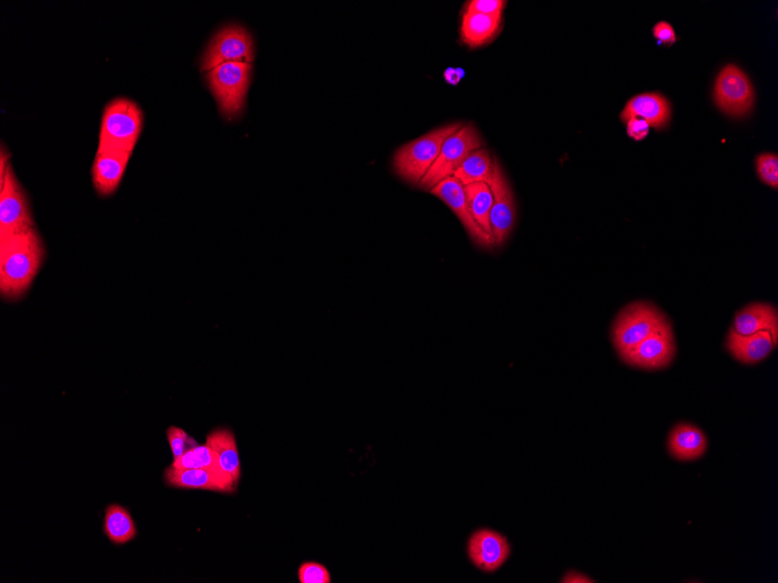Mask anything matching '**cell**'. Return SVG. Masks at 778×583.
I'll list each match as a JSON object with an SVG mask.
<instances>
[{"label": "cell", "instance_id": "6da1fadb", "mask_svg": "<svg viewBox=\"0 0 778 583\" xmlns=\"http://www.w3.org/2000/svg\"><path fill=\"white\" fill-rule=\"evenodd\" d=\"M45 257V245L35 226L0 238V294L4 300L18 301L30 290Z\"/></svg>", "mask_w": 778, "mask_h": 583}, {"label": "cell", "instance_id": "7a4b0ae2", "mask_svg": "<svg viewBox=\"0 0 778 583\" xmlns=\"http://www.w3.org/2000/svg\"><path fill=\"white\" fill-rule=\"evenodd\" d=\"M462 126L456 123L440 127L400 147L393 158L394 172L403 181L419 186L441 154L445 140Z\"/></svg>", "mask_w": 778, "mask_h": 583}, {"label": "cell", "instance_id": "3957f363", "mask_svg": "<svg viewBox=\"0 0 778 583\" xmlns=\"http://www.w3.org/2000/svg\"><path fill=\"white\" fill-rule=\"evenodd\" d=\"M251 63L228 62L208 71V84L219 112L228 120L243 112L251 83Z\"/></svg>", "mask_w": 778, "mask_h": 583}, {"label": "cell", "instance_id": "277c9868", "mask_svg": "<svg viewBox=\"0 0 778 583\" xmlns=\"http://www.w3.org/2000/svg\"><path fill=\"white\" fill-rule=\"evenodd\" d=\"M143 119V112L136 103L127 98L115 99L104 110L98 146L133 153L143 129Z\"/></svg>", "mask_w": 778, "mask_h": 583}, {"label": "cell", "instance_id": "5b68a950", "mask_svg": "<svg viewBox=\"0 0 778 583\" xmlns=\"http://www.w3.org/2000/svg\"><path fill=\"white\" fill-rule=\"evenodd\" d=\"M668 318L652 303L636 302L621 310L612 327V341L619 354L631 350L666 324Z\"/></svg>", "mask_w": 778, "mask_h": 583}, {"label": "cell", "instance_id": "8992f818", "mask_svg": "<svg viewBox=\"0 0 778 583\" xmlns=\"http://www.w3.org/2000/svg\"><path fill=\"white\" fill-rule=\"evenodd\" d=\"M484 141L472 125L462 126L456 133L445 140L441 154L438 155L433 167L423 177L419 187L430 191L436 184L454 176L468 156L482 148Z\"/></svg>", "mask_w": 778, "mask_h": 583}, {"label": "cell", "instance_id": "52a82bcc", "mask_svg": "<svg viewBox=\"0 0 778 583\" xmlns=\"http://www.w3.org/2000/svg\"><path fill=\"white\" fill-rule=\"evenodd\" d=\"M254 59L252 35L239 25H228L216 33L201 60L202 71H210L223 63L246 62Z\"/></svg>", "mask_w": 778, "mask_h": 583}, {"label": "cell", "instance_id": "ba28073f", "mask_svg": "<svg viewBox=\"0 0 778 583\" xmlns=\"http://www.w3.org/2000/svg\"><path fill=\"white\" fill-rule=\"evenodd\" d=\"M27 197L11 167L0 181V238L34 227Z\"/></svg>", "mask_w": 778, "mask_h": 583}, {"label": "cell", "instance_id": "9c48e42d", "mask_svg": "<svg viewBox=\"0 0 778 583\" xmlns=\"http://www.w3.org/2000/svg\"><path fill=\"white\" fill-rule=\"evenodd\" d=\"M714 98L727 115L744 117L753 108L754 88L744 71L731 65L720 71L714 85Z\"/></svg>", "mask_w": 778, "mask_h": 583}, {"label": "cell", "instance_id": "30bf717a", "mask_svg": "<svg viewBox=\"0 0 778 583\" xmlns=\"http://www.w3.org/2000/svg\"><path fill=\"white\" fill-rule=\"evenodd\" d=\"M619 355L627 365L647 369V371L668 367L676 355L673 327L670 322H667L652 336Z\"/></svg>", "mask_w": 778, "mask_h": 583}, {"label": "cell", "instance_id": "8fae6325", "mask_svg": "<svg viewBox=\"0 0 778 583\" xmlns=\"http://www.w3.org/2000/svg\"><path fill=\"white\" fill-rule=\"evenodd\" d=\"M494 161L493 174L488 186L493 196L491 210V229L494 246L505 243L509 234L513 231L516 220V206L513 191L509 186L504 170L498 160Z\"/></svg>", "mask_w": 778, "mask_h": 583}, {"label": "cell", "instance_id": "7c38bea8", "mask_svg": "<svg viewBox=\"0 0 778 583\" xmlns=\"http://www.w3.org/2000/svg\"><path fill=\"white\" fill-rule=\"evenodd\" d=\"M430 194L440 198L443 203L449 206L478 246L484 248L494 246V241L490 234H487L471 215L463 183L456 179L455 176H450L448 179L436 184L430 190Z\"/></svg>", "mask_w": 778, "mask_h": 583}, {"label": "cell", "instance_id": "4fadbf2b", "mask_svg": "<svg viewBox=\"0 0 778 583\" xmlns=\"http://www.w3.org/2000/svg\"><path fill=\"white\" fill-rule=\"evenodd\" d=\"M468 552L472 564L480 571L493 573L504 566L511 556V545L501 533L480 529L470 537Z\"/></svg>", "mask_w": 778, "mask_h": 583}, {"label": "cell", "instance_id": "5bb4252c", "mask_svg": "<svg viewBox=\"0 0 778 583\" xmlns=\"http://www.w3.org/2000/svg\"><path fill=\"white\" fill-rule=\"evenodd\" d=\"M166 485L179 489H200L216 493H235L237 483L222 469H179L165 471Z\"/></svg>", "mask_w": 778, "mask_h": 583}, {"label": "cell", "instance_id": "9a60e30c", "mask_svg": "<svg viewBox=\"0 0 778 583\" xmlns=\"http://www.w3.org/2000/svg\"><path fill=\"white\" fill-rule=\"evenodd\" d=\"M131 152L98 146L91 176L99 196L115 194L131 159Z\"/></svg>", "mask_w": 778, "mask_h": 583}, {"label": "cell", "instance_id": "2e32d148", "mask_svg": "<svg viewBox=\"0 0 778 583\" xmlns=\"http://www.w3.org/2000/svg\"><path fill=\"white\" fill-rule=\"evenodd\" d=\"M776 346L772 334L767 331L742 336L731 329L726 341L728 352L735 360L745 365H756L766 360Z\"/></svg>", "mask_w": 778, "mask_h": 583}, {"label": "cell", "instance_id": "e0dca14e", "mask_svg": "<svg viewBox=\"0 0 778 583\" xmlns=\"http://www.w3.org/2000/svg\"><path fill=\"white\" fill-rule=\"evenodd\" d=\"M732 329L735 332L742 334V336H749V334L756 332L767 331L772 334L775 344L777 345V309L774 305L769 303L749 304L735 315Z\"/></svg>", "mask_w": 778, "mask_h": 583}, {"label": "cell", "instance_id": "ac0fdd59", "mask_svg": "<svg viewBox=\"0 0 778 583\" xmlns=\"http://www.w3.org/2000/svg\"><path fill=\"white\" fill-rule=\"evenodd\" d=\"M671 117L670 104L659 94H643L629 99L626 108L621 113V120L628 122L632 118L646 120L650 127L663 129Z\"/></svg>", "mask_w": 778, "mask_h": 583}, {"label": "cell", "instance_id": "d6986e66", "mask_svg": "<svg viewBox=\"0 0 778 583\" xmlns=\"http://www.w3.org/2000/svg\"><path fill=\"white\" fill-rule=\"evenodd\" d=\"M668 450L677 460H697L703 457L707 450V438L705 433L695 425L677 424L670 432Z\"/></svg>", "mask_w": 778, "mask_h": 583}, {"label": "cell", "instance_id": "ffe728a7", "mask_svg": "<svg viewBox=\"0 0 778 583\" xmlns=\"http://www.w3.org/2000/svg\"><path fill=\"white\" fill-rule=\"evenodd\" d=\"M207 444L216 452L222 471L229 474L238 485L242 478V464H240L235 433L224 428L214 430L209 433Z\"/></svg>", "mask_w": 778, "mask_h": 583}, {"label": "cell", "instance_id": "44dd1931", "mask_svg": "<svg viewBox=\"0 0 778 583\" xmlns=\"http://www.w3.org/2000/svg\"><path fill=\"white\" fill-rule=\"evenodd\" d=\"M502 18L465 12L462 20V39L471 48L482 47L499 32Z\"/></svg>", "mask_w": 778, "mask_h": 583}, {"label": "cell", "instance_id": "7402d4cb", "mask_svg": "<svg viewBox=\"0 0 778 583\" xmlns=\"http://www.w3.org/2000/svg\"><path fill=\"white\" fill-rule=\"evenodd\" d=\"M104 533L115 545H125L137 537L138 531L130 511L120 504H110L105 509Z\"/></svg>", "mask_w": 778, "mask_h": 583}, {"label": "cell", "instance_id": "603a6c76", "mask_svg": "<svg viewBox=\"0 0 778 583\" xmlns=\"http://www.w3.org/2000/svg\"><path fill=\"white\" fill-rule=\"evenodd\" d=\"M494 161L486 149H477L471 153L455 173L456 179L469 186L473 183L490 182L493 174Z\"/></svg>", "mask_w": 778, "mask_h": 583}, {"label": "cell", "instance_id": "cb8c5ba5", "mask_svg": "<svg viewBox=\"0 0 778 583\" xmlns=\"http://www.w3.org/2000/svg\"><path fill=\"white\" fill-rule=\"evenodd\" d=\"M466 199L473 218L487 234H492L491 210L493 196L487 183H473L464 186ZM492 237V236H491Z\"/></svg>", "mask_w": 778, "mask_h": 583}, {"label": "cell", "instance_id": "d4e9b609", "mask_svg": "<svg viewBox=\"0 0 778 583\" xmlns=\"http://www.w3.org/2000/svg\"><path fill=\"white\" fill-rule=\"evenodd\" d=\"M172 467L179 469H221L217 454L208 444L197 445L180 458L174 459Z\"/></svg>", "mask_w": 778, "mask_h": 583}, {"label": "cell", "instance_id": "484cf974", "mask_svg": "<svg viewBox=\"0 0 778 583\" xmlns=\"http://www.w3.org/2000/svg\"><path fill=\"white\" fill-rule=\"evenodd\" d=\"M756 170L763 183L774 189L778 188V158L776 154H761L756 159Z\"/></svg>", "mask_w": 778, "mask_h": 583}, {"label": "cell", "instance_id": "4316f807", "mask_svg": "<svg viewBox=\"0 0 778 583\" xmlns=\"http://www.w3.org/2000/svg\"><path fill=\"white\" fill-rule=\"evenodd\" d=\"M167 439L174 459L180 458L181 455L198 445L194 438L189 437L188 433L185 430L178 428V426H171V428H168Z\"/></svg>", "mask_w": 778, "mask_h": 583}, {"label": "cell", "instance_id": "83f0119b", "mask_svg": "<svg viewBox=\"0 0 778 583\" xmlns=\"http://www.w3.org/2000/svg\"><path fill=\"white\" fill-rule=\"evenodd\" d=\"M297 577L301 583H331L332 580L328 568L315 561L301 564Z\"/></svg>", "mask_w": 778, "mask_h": 583}, {"label": "cell", "instance_id": "f1b7e54d", "mask_svg": "<svg viewBox=\"0 0 778 583\" xmlns=\"http://www.w3.org/2000/svg\"><path fill=\"white\" fill-rule=\"evenodd\" d=\"M505 6L506 2H502V0H472V2L466 5L465 12L502 18Z\"/></svg>", "mask_w": 778, "mask_h": 583}, {"label": "cell", "instance_id": "f546056e", "mask_svg": "<svg viewBox=\"0 0 778 583\" xmlns=\"http://www.w3.org/2000/svg\"><path fill=\"white\" fill-rule=\"evenodd\" d=\"M650 126L646 120L632 118L627 122V134L629 138L635 141H642L648 137Z\"/></svg>", "mask_w": 778, "mask_h": 583}, {"label": "cell", "instance_id": "4dcf8cb0", "mask_svg": "<svg viewBox=\"0 0 778 583\" xmlns=\"http://www.w3.org/2000/svg\"><path fill=\"white\" fill-rule=\"evenodd\" d=\"M654 37L659 40L660 44L663 45H674L677 41V35L674 30V27L671 26L667 21H660V23H657L653 30Z\"/></svg>", "mask_w": 778, "mask_h": 583}, {"label": "cell", "instance_id": "1f68e13d", "mask_svg": "<svg viewBox=\"0 0 778 583\" xmlns=\"http://www.w3.org/2000/svg\"><path fill=\"white\" fill-rule=\"evenodd\" d=\"M465 76V71L462 68H449L444 73L445 81H447L451 85H457L459 82L462 81V78Z\"/></svg>", "mask_w": 778, "mask_h": 583}, {"label": "cell", "instance_id": "d6a6232c", "mask_svg": "<svg viewBox=\"0 0 778 583\" xmlns=\"http://www.w3.org/2000/svg\"><path fill=\"white\" fill-rule=\"evenodd\" d=\"M561 582L564 583H592L596 582L593 581L591 578L587 577V575L581 573V572H575L570 571L568 574H565V577L562 579Z\"/></svg>", "mask_w": 778, "mask_h": 583}]
</instances>
